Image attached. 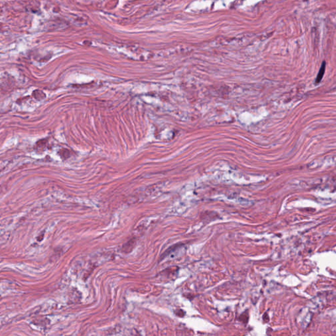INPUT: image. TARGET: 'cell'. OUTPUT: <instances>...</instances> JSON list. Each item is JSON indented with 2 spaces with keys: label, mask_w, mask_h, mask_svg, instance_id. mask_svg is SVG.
I'll use <instances>...</instances> for the list:
<instances>
[{
  "label": "cell",
  "mask_w": 336,
  "mask_h": 336,
  "mask_svg": "<svg viewBox=\"0 0 336 336\" xmlns=\"http://www.w3.org/2000/svg\"><path fill=\"white\" fill-rule=\"evenodd\" d=\"M325 68H326V63H325V62H324L322 63L321 68H320V69L319 70V74H318V76L316 77V84H319V82H320V81L322 80V79L323 78V76H324V74Z\"/></svg>",
  "instance_id": "cell-1"
}]
</instances>
